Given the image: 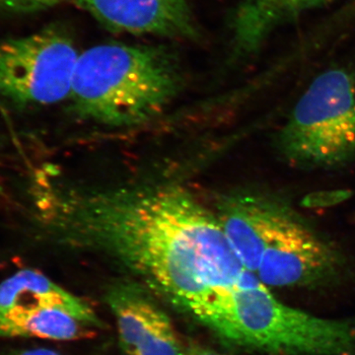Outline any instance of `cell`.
Masks as SVG:
<instances>
[{"label": "cell", "mask_w": 355, "mask_h": 355, "mask_svg": "<svg viewBox=\"0 0 355 355\" xmlns=\"http://www.w3.org/2000/svg\"><path fill=\"white\" fill-rule=\"evenodd\" d=\"M73 41L58 28L0 41V98L16 107L69 100L77 60Z\"/></svg>", "instance_id": "5"}, {"label": "cell", "mask_w": 355, "mask_h": 355, "mask_svg": "<svg viewBox=\"0 0 355 355\" xmlns=\"http://www.w3.org/2000/svg\"><path fill=\"white\" fill-rule=\"evenodd\" d=\"M67 0H0V12H31L58 6Z\"/></svg>", "instance_id": "13"}, {"label": "cell", "mask_w": 355, "mask_h": 355, "mask_svg": "<svg viewBox=\"0 0 355 355\" xmlns=\"http://www.w3.org/2000/svg\"><path fill=\"white\" fill-rule=\"evenodd\" d=\"M225 340L275 355H355V324L284 304L258 280L233 296Z\"/></svg>", "instance_id": "3"}, {"label": "cell", "mask_w": 355, "mask_h": 355, "mask_svg": "<svg viewBox=\"0 0 355 355\" xmlns=\"http://www.w3.org/2000/svg\"><path fill=\"white\" fill-rule=\"evenodd\" d=\"M277 150L303 169H331L355 158V78L330 69L311 83L277 135Z\"/></svg>", "instance_id": "4"}, {"label": "cell", "mask_w": 355, "mask_h": 355, "mask_svg": "<svg viewBox=\"0 0 355 355\" xmlns=\"http://www.w3.org/2000/svg\"><path fill=\"white\" fill-rule=\"evenodd\" d=\"M326 0H241L232 21L236 53L250 55L261 48L280 26Z\"/></svg>", "instance_id": "11"}, {"label": "cell", "mask_w": 355, "mask_h": 355, "mask_svg": "<svg viewBox=\"0 0 355 355\" xmlns=\"http://www.w3.org/2000/svg\"><path fill=\"white\" fill-rule=\"evenodd\" d=\"M289 212L272 198L247 193L222 198L214 210L233 251L254 275L273 228Z\"/></svg>", "instance_id": "9"}, {"label": "cell", "mask_w": 355, "mask_h": 355, "mask_svg": "<svg viewBox=\"0 0 355 355\" xmlns=\"http://www.w3.org/2000/svg\"><path fill=\"white\" fill-rule=\"evenodd\" d=\"M113 31L191 38L196 34L191 0H73Z\"/></svg>", "instance_id": "8"}, {"label": "cell", "mask_w": 355, "mask_h": 355, "mask_svg": "<svg viewBox=\"0 0 355 355\" xmlns=\"http://www.w3.org/2000/svg\"><path fill=\"white\" fill-rule=\"evenodd\" d=\"M340 253L289 212L273 228L256 275L266 287H317L343 268Z\"/></svg>", "instance_id": "6"}, {"label": "cell", "mask_w": 355, "mask_h": 355, "mask_svg": "<svg viewBox=\"0 0 355 355\" xmlns=\"http://www.w3.org/2000/svg\"><path fill=\"white\" fill-rule=\"evenodd\" d=\"M107 301L118 327L125 355H186L171 320L141 288L114 287Z\"/></svg>", "instance_id": "7"}, {"label": "cell", "mask_w": 355, "mask_h": 355, "mask_svg": "<svg viewBox=\"0 0 355 355\" xmlns=\"http://www.w3.org/2000/svg\"><path fill=\"white\" fill-rule=\"evenodd\" d=\"M92 326L57 308L0 310V338L73 340L94 336Z\"/></svg>", "instance_id": "12"}, {"label": "cell", "mask_w": 355, "mask_h": 355, "mask_svg": "<svg viewBox=\"0 0 355 355\" xmlns=\"http://www.w3.org/2000/svg\"><path fill=\"white\" fill-rule=\"evenodd\" d=\"M29 190L51 234L111 254L216 333L253 279L214 211L182 187L77 191L38 176Z\"/></svg>", "instance_id": "1"}, {"label": "cell", "mask_w": 355, "mask_h": 355, "mask_svg": "<svg viewBox=\"0 0 355 355\" xmlns=\"http://www.w3.org/2000/svg\"><path fill=\"white\" fill-rule=\"evenodd\" d=\"M9 308H57L90 326H102L85 301L32 268L18 270L0 282V310Z\"/></svg>", "instance_id": "10"}, {"label": "cell", "mask_w": 355, "mask_h": 355, "mask_svg": "<svg viewBox=\"0 0 355 355\" xmlns=\"http://www.w3.org/2000/svg\"><path fill=\"white\" fill-rule=\"evenodd\" d=\"M6 355H60L55 350L49 349H19L14 350V352H9Z\"/></svg>", "instance_id": "15"}, {"label": "cell", "mask_w": 355, "mask_h": 355, "mask_svg": "<svg viewBox=\"0 0 355 355\" xmlns=\"http://www.w3.org/2000/svg\"><path fill=\"white\" fill-rule=\"evenodd\" d=\"M184 349H186V355H222L216 350L196 342H189Z\"/></svg>", "instance_id": "14"}, {"label": "cell", "mask_w": 355, "mask_h": 355, "mask_svg": "<svg viewBox=\"0 0 355 355\" xmlns=\"http://www.w3.org/2000/svg\"><path fill=\"white\" fill-rule=\"evenodd\" d=\"M181 83L179 64L165 49L102 44L79 55L69 100L81 118L132 127L164 111Z\"/></svg>", "instance_id": "2"}]
</instances>
